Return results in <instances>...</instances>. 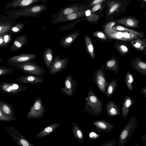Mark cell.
<instances>
[{"label":"cell","mask_w":146,"mask_h":146,"mask_svg":"<svg viewBox=\"0 0 146 146\" xmlns=\"http://www.w3.org/2000/svg\"><path fill=\"white\" fill-rule=\"evenodd\" d=\"M119 51L123 56H125L129 52V48L127 42H124L117 46Z\"/></svg>","instance_id":"f546056e"},{"label":"cell","mask_w":146,"mask_h":146,"mask_svg":"<svg viewBox=\"0 0 146 146\" xmlns=\"http://www.w3.org/2000/svg\"><path fill=\"white\" fill-rule=\"evenodd\" d=\"M37 57L35 54L23 53L9 58L7 60V65L13 67L16 65L27 61L33 60Z\"/></svg>","instance_id":"30bf717a"},{"label":"cell","mask_w":146,"mask_h":146,"mask_svg":"<svg viewBox=\"0 0 146 146\" xmlns=\"http://www.w3.org/2000/svg\"><path fill=\"white\" fill-rule=\"evenodd\" d=\"M46 109L42 104V101L40 97L34 101L27 115L28 119H40L44 117Z\"/></svg>","instance_id":"5b68a950"},{"label":"cell","mask_w":146,"mask_h":146,"mask_svg":"<svg viewBox=\"0 0 146 146\" xmlns=\"http://www.w3.org/2000/svg\"><path fill=\"white\" fill-rule=\"evenodd\" d=\"M105 68L106 70H111L117 74L119 70L118 60L115 58H112L108 61L106 63Z\"/></svg>","instance_id":"d4e9b609"},{"label":"cell","mask_w":146,"mask_h":146,"mask_svg":"<svg viewBox=\"0 0 146 146\" xmlns=\"http://www.w3.org/2000/svg\"><path fill=\"white\" fill-rule=\"evenodd\" d=\"M103 1L102 0H96L94 1L93 2L92 4H97L99 3H100Z\"/></svg>","instance_id":"b9f144b4"},{"label":"cell","mask_w":146,"mask_h":146,"mask_svg":"<svg viewBox=\"0 0 146 146\" xmlns=\"http://www.w3.org/2000/svg\"><path fill=\"white\" fill-rule=\"evenodd\" d=\"M129 42L134 48L142 52L146 55V38H137Z\"/></svg>","instance_id":"44dd1931"},{"label":"cell","mask_w":146,"mask_h":146,"mask_svg":"<svg viewBox=\"0 0 146 146\" xmlns=\"http://www.w3.org/2000/svg\"><path fill=\"white\" fill-rule=\"evenodd\" d=\"M134 81L133 75L129 71H128L126 74L124 81L127 88L130 91H132L133 90V84Z\"/></svg>","instance_id":"83f0119b"},{"label":"cell","mask_w":146,"mask_h":146,"mask_svg":"<svg viewBox=\"0 0 146 146\" xmlns=\"http://www.w3.org/2000/svg\"><path fill=\"white\" fill-rule=\"evenodd\" d=\"M15 80L23 83L37 84L43 82L44 79L42 76L39 75L26 74L24 76L16 78Z\"/></svg>","instance_id":"5bb4252c"},{"label":"cell","mask_w":146,"mask_h":146,"mask_svg":"<svg viewBox=\"0 0 146 146\" xmlns=\"http://www.w3.org/2000/svg\"><path fill=\"white\" fill-rule=\"evenodd\" d=\"M117 86V81L115 79L109 82L106 92V95L108 98L111 97L114 92Z\"/></svg>","instance_id":"f1b7e54d"},{"label":"cell","mask_w":146,"mask_h":146,"mask_svg":"<svg viewBox=\"0 0 146 146\" xmlns=\"http://www.w3.org/2000/svg\"><path fill=\"white\" fill-rule=\"evenodd\" d=\"M0 109L9 117L11 121L17 120L15 116L13 106L11 104L0 100Z\"/></svg>","instance_id":"d6986e66"},{"label":"cell","mask_w":146,"mask_h":146,"mask_svg":"<svg viewBox=\"0 0 146 146\" xmlns=\"http://www.w3.org/2000/svg\"><path fill=\"white\" fill-rule=\"evenodd\" d=\"M0 121L5 122L11 121L9 117L1 109H0Z\"/></svg>","instance_id":"836d02e7"},{"label":"cell","mask_w":146,"mask_h":146,"mask_svg":"<svg viewBox=\"0 0 146 146\" xmlns=\"http://www.w3.org/2000/svg\"><path fill=\"white\" fill-rule=\"evenodd\" d=\"M137 118L135 115L132 116L124 127L119 135L117 146H124L133 131L137 127L136 124Z\"/></svg>","instance_id":"277c9868"},{"label":"cell","mask_w":146,"mask_h":146,"mask_svg":"<svg viewBox=\"0 0 146 146\" xmlns=\"http://www.w3.org/2000/svg\"><path fill=\"white\" fill-rule=\"evenodd\" d=\"M106 111L108 115L114 117L120 114V111L116 104L113 101H109L106 105Z\"/></svg>","instance_id":"603a6c76"},{"label":"cell","mask_w":146,"mask_h":146,"mask_svg":"<svg viewBox=\"0 0 146 146\" xmlns=\"http://www.w3.org/2000/svg\"><path fill=\"white\" fill-rule=\"evenodd\" d=\"M12 34L9 31L3 35L4 47L6 48L11 42L12 39Z\"/></svg>","instance_id":"1f68e13d"},{"label":"cell","mask_w":146,"mask_h":146,"mask_svg":"<svg viewBox=\"0 0 146 146\" xmlns=\"http://www.w3.org/2000/svg\"><path fill=\"white\" fill-rule=\"evenodd\" d=\"M117 22L127 27L133 28H140L139 25L140 20L132 16H127L117 20Z\"/></svg>","instance_id":"2e32d148"},{"label":"cell","mask_w":146,"mask_h":146,"mask_svg":"<svg viewBox=\"0 0 146 146\" xmlns=\"http://www.w3.org/2000/svg\"><path fill=\"white\" fill-rule=\"evenodd\" d=\"M47 9L45 4H37L28 7L8 10L5 13L10 18L15 20L22 17H37Z\"/></svg>","instance_id":"6da1fadb"},{"label":"cell","mask_w":146,"mask_h":146,"mask_svg":"<svg viewBox=\"0 0 146 146\" xmlns=\"http://www.w3.org/2000/svg\"><path fill=\"white\" fill-rule=\"evenodd\" d=\"M141 139V141L144 143L145 145H146V133L142 135Z\"/></svg>","instance_id":"60d3db41"},{"label":"cell","mask_w":146,"mask_h":146,"mask_svg":"<svg viewBox=\"0 0 146 146\" xmlns=\"http://www.w3.org/2000/svg\"><path fill=\"white\" fill-rule=\"evenodd\" d=\"M117 140L109 141L105 142L100 146H115Z\"/></svg>","instance_id":"d590c367"},{"label":"cell","mask_w":146,"mask_h":146,"mask_svg":"<svg viewBox=\"0 0 146 146\" xmlns=\"http://www.w3.org/2000/svg\"><path fill=\"white\" fill-rule=\"evenodd\" d=\"M100 136L99 134H98L93 131H90L88 133V138L90 140H92L98 139Z\"/></svg>","instance_id":"e575fe53"},{"label":"cell","mask_w":146,"mask_h":146,"mask_svg":"<svg viewBox=\"0 0 146 146\" xmlns=\"http://www.w3.org/2000/svg\"><path fill=\"white\" fill-rule=\"evenodd\" d=\"M130 64L132 67L143 76H146V61L139 57L136 56L131 60Z\"/></svg>","instance_id":"e0dca14e"},{"label":"cell","mask_w":146,"mask_h":146,"mask_svg":"<svg viewBox=\"0 0 146 146\" xmlns=\"http://www.w3.org/2000/svg\"><path fill=\"white\" fill-rule=\"evenodd\" d=\"M28 43L27 37L25 35H21L14 40L12 44L10 51L13 52L19 50Z\"/></svg>","instance_id":"ffe728a7"},{"label":"cell","mask_w":146,"mask_h":146,"mask_svg":"<svg viewBox=\"0 0 146 146\" xmlns=\"http://www.w3.org/2000/svg\"><path fill=\"white\" fill-rule=\"evenodd\" d=\"M141 92L143 94V97L146 98V87H143L141 90Z\"/></svg>","instance_id":"ab89813d"},{"label":"cell","mask_w":146,"mask_h":146,"mask_svg":"<svg viewBox=\"0 0 146 146\" xmlns=\"http://www.w3.org/2000/svg\"><path fill=\"white\" fill-rule=\"evenodd\" d=\"M145 10H146V7H145Z\"/></svg>","instance_id":"c3c4849f"},{"label":"cell","mask_w":146,"mask_h":146,"mask_svg":"<svg viewBox=\"0 0 146 146\" xmlns=\"http://www.w3.org/2000/svg\"><path fill=\"white\" fill-rule=\"evenodd\" d=\"M77 17V15L74 13H72L67 15L66 17L67 19L69 20H73L75 19Z\"/></svg>","instance_id":"8d00e7d4"},{"label":"cell","mask_w":146,"mask_h":146,"mask_svg":"<svg viewBox=\"0 0 146 146\" xmlns=\"http://www.w3.org/2000/svg\"><path fill=\"white\" fill-rule=\"evenodd\" d=\"M4 47L3 35H0V48H2Z\"/></svg>","instance_id":"74e56055"},{"label":"cell","mask_w":146,"mask_h":146,"mask_svg":"<svg viewBox=\"0 0 146 146\" xmlns=\"http://www.w3.org/2000/svg\"><path fill=\"white\" fill-rule=\"evenodd\" d=\"M28 87L14 83L2 82L0 84V90L5 94L15 95L25 90Z\"/></svg>","instance_id":"52a82bcc"},{"label":"cell","mask_w":146,"mask_h":146,"mask_svg":"<svg viewBox=\"0 0 146 146\" xmlns=\"http://www.w3.org/2000/svg\"><path fill=\"white\" fill-rule=\"evenodd\" d=\"M135 101L131 97L127 95L124 98L122 103L121 115L125 119L128 115L129 109L131 106L134 105Z\"/></svg>","instance_id":"ac0fdd59"},{"label":"cell","mask_w":146,"mask_h":146,"mask_svg":"<svg viewBox=\"0 0 146 146\" xmlns=\"http://www.w3.org/2000/svg\"><path fill=\"white\" fill-rule=\"evenodd\" d=\"M85 99L86 102L84 107L86 112L99 116L102 113L103 102L92 90L90 87Z\"/></svg>","instance_id":"7a4b0ae2"},{"label":"cell","mask_w":146,"mask_h":146,"mask_svg":"<svg viewBox=\"0 0 146 146\" xmlns=\"http://www.w3.org/2000/svg\"><path fill=\"white\" fill-rule=\"evenodd\" d=\"M24 26L25 24L22 21L17 23L11 28L9 31L12 34L19 33L21 31Z\"/></svg>","instance_id":"4dcf8cb0"},{"label":"cell","mask_w":146,"mask_h":146,"mask_svg":"<svg viewBox=\"0 0 146 146\" xmlns=\"http://www.w3.org/2000/svg\"><path fill=\"white\" fill-rule=\"evenodd\" d=\"M15 66L17 70L26 74L44 76L46 73L45 69L35 62L31 60L17 64Z\"/></svg>","instance_id":"3957f363"},{"label":"cell","mask_w":146,"mask_h":146,"mask_svg":"<svg viewBox=\"0 0 146 146\" xmlns=\"http://www.w3.org/2000/svg\"><path fill=\"white\" fill-rule=\"evenodd\" d=\"M104 66L96 70L94 74L93 81L94 82L98 89L104 95H106V89L108 84L106 79Z\"/></svg>","instance_id":"8992f818"},{"label":"cell","mask_w":146,"mask_h":146,"mask_svg":"<svg viewBox=\"0 0 146 146\" xmlns=\"http://www.w3.org/2000/svg\"><path fill=\"white\" fill-rule=\"evenodd\" d=\"M98 36L100 38H103L104 37V35L102 33L100 32L98 34Z\"/></svg>","instance_id":"7bdbcfd3"},{"label":"cell","mask_w":146,"mask_h":146,"mask_svg":"<svg viewBox=\"0 0 146 146\" xmlns=\"http://www.w3.org/2000/svg\"><path fill=\"white\" fill-rule=\"evenodd\" d=\"M58 55L55 56L49 70L51 75H53L60 72L65 69L67 66L68 61L66 58L60 59Z\"/></svg>","instance_id":"8fae6325"},{"label":"cell","mask_w":146,"mask_h":146,"mask_svg":"<svg viewBox=\"0 0 146 146\" xmlns=\"http://www.w3.org/2000/svg\"><path fill=\"white\" fill-rule=\"evenodd\" d=\"M115 29L119 31H126L133 33L142 38H146L145 35L143 32L130 29L120 25L117 26Z\"/></svg>","instance_id":"4316f807"},{"label":"cell","mask_w":146,"mask_h":146,"mask_svg":"<svg viewBox=\"0 0 146 146\" xmlns=\"http://www.w3.org/2000/svg\"><path fill=\"white\" fill-rule=\"evenodd\" d=\"M145 17H146V12H145Z\"/></svg>","instance_id":"7dc6e473"},{"label":"cell","mask_w":146,"mask_h":146,"mask_svg":"<svg viewBox=\"0 0 146 146\" xmlns=\"http://www.w3.org/2000/svg\"><path fill=\"white\" fill-rule=\"evenodd\" d=\"M64 84V87H61V91L67 96H72L76 89V80L73 79L71 75H69L65 78Z\"/></svg>","instance_id":"7c38bea8"},{"label":"cell","mask_w":146,"mask_h":146,"mask_svg":"<svg viewBox=\"0 0 146 146\" xmlns=\"http://www.w3.org/2000/svg\"><path fill=\"white\" fill-rule=\"evenodd\" d=\"M101 7V6L100 4H96L93 7L92 10L93 11H95L100 9Z\"/></svg>","instance_id":"f35d334b"},{"label":"cell","mask_w":146,"mask_h":146,"mask_svg":"<svg viewBox=\"0 0 146 146\" xmlns=\"http://www.w3.org/2000/svg\"><path fill=\"white\" fill-rule=\"evenodd\" d=\"M85 14L86 16H89L91 15V11L90 10H87L85 12Z\"/></svg>","instance_id":"ee69618b"},{"label":"cell","mask_w":146,"mask_h":146,"mask_svg":"<svg viewBox=\"0 0 146 146\" xmlns=\"http://www.w3.org/2000/svg\"><path fill=\"white\" fill-rule=\"evenodd\" d=\"M141 1L144 3H146V0H142Z\"/></svg>","instance_id":"f6af8a7d"},{"label":"cell","mask_w":146,"mask_h":146,"mask_svg":"<svg viewBox=\"0 0 146 146\" xmlns=\"http://www.w3.org/2000/svg\"><path fill=\"white\" fill-rule=\"evenodd\" d=\"M61 123V122L54 123L46 126L40 132L36 134V137H43L50 135L53 133L60 126Z\"/></svg>","instance_id":"7402d4cb"},{"label":"cell","mask_w":146,"mask_h":146,"mask_svg":"<svg viewBox=\"0 0 146 146\" xmlns=\"http://www.w3.org/2000/svg\"><path fill=\"white\" fill-rule=\"evenodd\" d=\"M72 131L76 139L80 143H82L84 141V135L80 128L77 123L73 122L72 125Z\"/></svg>","instance_id":"484cf974"},{"label":"cell","mask_w":146,"mask_h":146,"mask_svg":"<svg viewBox=\"0 0 146 146\" xmlns=\"http://www.w3.org/2000/svg\"><path fill=\"white\" fill-rule=\"evenodd\" d=\"M93 124L95 126L96 131L99 133L103 132L108 133L111 132L114 128V126L112 124L104 119L94 121Z\"/></svg>","instance_id":"9a60e30c"},{"label":"cell","mask_w":146,"mask_h":146,"mask_svg":"<svg viewBox=\"0 0 146 146\" xmlns=\"http://www.w3.org/2000/svg\"><path fill=\"white\" fill-rule=\"evenodd\" d=\"M49 0H13L8 2L5 7L6 9L12 8H23L28 7L34 5L39 2L45 3Z\"/></svg>","instance_id":"9c48e42d"},{"label":"cell","mask_w":146,"mask_h":146,"mask_svg":"<svg viewBox=\"0 0 146 146\" xmlns=\"http://www.w3.org/2000/svg\"><path fill=\"white\" fill-rule=\"evenodd\" d=\"M16 23L14 20L4 15L0 17V35H3L9 31Z\"/></svg>","instance_id":"4fadbf2b"},{"label":"cell","mask_w":146,"mask_h":146,"mask_svg":"<svg viewBox=\"0 0 146 146\" xmlns=\"http://www.w3.org/2000/svg\"><path fill=\"white\" fill-rule=\"evenodd\" d=\"M9 135L19 146H35L14 127L10 126L5 127Z\"/></svg>","instance_id":"ba28073f"},{"label":"cell","mask_w":146,"mask_h":146,"mask_svg":"<svg viewBox=\"0 0 146 146\" xmlns=\"http://www.w3.org/2000/svg\"><path fill=\"white\" fill-rule=\"evenodd\" d=\"M15 67L7 68L3 66H0V76L10 74L11 73Z\"/></svg>","instance_id":"d6a6232c"},{"label":"cell","mask_w":146,"mask_h":146,"mask_svg":"<svg viewBox=\"0 0 146 146\" xmlns=\"http://www.w3.org/2000/svg\"><path fill=\"white\" fill-rule=\"evenodd\" d=\"M134 146H140V145H138L137 144H136Z\"/></svg>","instance_id":"bcb514c9"},{"label":"cell","mask_w":146,"mask_h":146,"mask_svg":"<svg viewBox=\"0 0 146 146\" xmlns=\"http://www.w3.org/2000/svg\"><path fill=\"white\" fill-rule=\"evenodd\" d=\"M43 58L45 65L49 70L54 59L51 48L48 47L45 50L43 54Z\"/></svg>","instance_id":"cb8c5ba5"}]
</instances>
